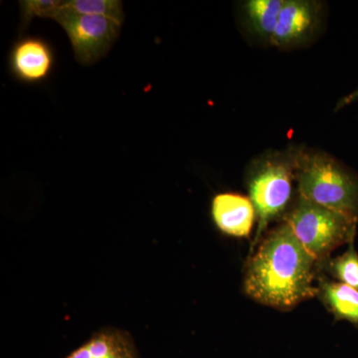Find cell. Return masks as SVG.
Returning <instances> with one entry per match:
<instances>
[{
	"label": "cell",
	"instance_id": "1",
	"mask_svg": "<svg viewBox=\"0 0 358 358\" xmlns=\"http://www.w3.org/2000/svg\"><path fill=\"white\" fill-rule=\"evenodd\" d=\"M249 256L243 291L261 305L291 310L317 296L319 263L288 224H279L265 235Z\"/></svg>",
	"mask_w": 358,
	"mask_h": 358
},
{
	"label": "cell",
	"instance_id": "2",
	"mask_svg": "<svg viewBox=\"0 0 358 358\" xmlns=\"http://www.w3.org/2000/svg\"><path fill=\"white\" fill-rule=\"evenodd\" d=\"M296 181L303 199L358 217V174L331 155L298 150Z\"/></svg>",
	"mask_w": 358,
	"mask_h": 358
},
{
	"label": "cell",
	"instance_id": "3",
	"mask_svg": "<svg viewBox=\"0 0 358 358\" xmlns=\"http://www.w3.org/2000/svg\"><path fill=\"white\" fill-rule=\"evenodd\" d=\"M296 157V152L271 155L258 160L250 169L247 187L256 211L257 229L249 256L265 236L268 225L275 219L284 218L292 205Z\"/></svg>",
	"mask_w": 358,
	"mask_h": 358
},
{
	"label": "cell",
	"instance_id": "4",
	"mask_svg": "<svg viewBox=\"0 0 358 358\" xmlns=\"http://www.w3.org/2000/svg\"><path fill=\"white\" fill-rule=\"evenodd\" d=\"M282 221L319 264L339 247L355 243L357 236L358 217L313 203L300 195Z\"/></svg>",
	"mask_w": 358,
	"mask_h": 358
},
{
	"label": "cell",
	"instance_id": "5",
	"mask_svg": "<svg viewBox=\"0 0 358 358\" xmlns=\"http://www.w3.org/2000/svg\"><path fill=\"white\" fill-rule=\"evenodd\" d=\"M52 20L63 28L77 62L83 66L94 65L105 57L119 38L122 27L109 18L69 13L62 6Z\"/></svg>",
	"mask_w": 358,
	"mask_h": 358
},
{
	"label": "cell",
	"instance_id": "6",
	"mask_svg": "<svg viewBox=\"0 0 358 358\" xmlns=\"http://www.w3.org/2000/svg\"><path fill=\"white\" fill-rule=\"evenodd\" d=\"M55 64L53 46L42 37H20L9 51V72L20 83H44L51 77Z\"/></svg>",
	"mask_w": 358,
	"mask_h": 358
},
{
	"label": "cell",
	"instance_id": "7",
	"mask_svg": "<svg viewBox=\"0 0 358 358\" xmlns=\"http://www.w3.org/2000/svg\"><path fill=\"white\" fill-rule=\"evenodd\" d=\"M322 6L312 0H285L272 45L294 48L308 43L319 28Z\"/></svg>",
	"mask_w": 358,
	"mask_h": 358
},
{
	"label": "cell",
	"instance_id": "8",
	"mask_svg": "<svg viewBox=\"0 0 358 358\" xmlns=\"http://www.w3.org/2000/svg\"><path fill=\"white\" fill-rule=\"evenodd\" d=\"M211 218L224 235L249 238L255 224L256 211L249 197L234 192H221L211 200Z\"/></svg>",
	"mask_w": 358,
	"mask_h": 358
},
{
	"label": "cell",
	"instance_id": "9",
	"mask_svg": "<svg viewBox=\"0 0 358 358\" xmlns=\"http://www.w3.org/2000/svg\"><path fill=\"white\" fill-rule=\"evenodd\" d=\"M64 358H141L129 331L119 327L99 329Z\"/></svg>",
	"mask_w": 358,
	"mask_h": 358
},
{
	"label": "cell",
	"instance_id": "10",
	"mask_svg": "<svg viewBox=\"0 0 358 358\" xmlns=\"http://www.w3.org/2000/svg\"><path fill=\"white\" fill-rule=\"evenodd\" d=\"M317 296L336 320H346L358 329V291L320 273Z\"/></svg>",
	"mask_w": 358,
	"mask_h": 358
},
{
	"label": "cell",
	"instance_id": "11",
	"mask_svg": "<svg viewBox=\"0 0 358 358\" xmlns=\"http://www.w3.org/2000/svg\"><path fill=\"white\" fill-rule=\"evenodd\" d=\"M285 0H248L244 14L250 30L259 38L272 45L280 13Z\"/></svg>",
	"mask_w": 358,
	"mask_h": 358
},
{
	"label": "cell",
	"instance_id": "12",
	"mask_svg": "<svg viewBox=\"0 0 358 358\" xmlns=\"http://www.w3.org/2000/svg\"><path fill=\"white\" fill-rule=\"evenodd\" d=\"M319 270L331 279L358 291V252L355 243L348 245L345 253L329 257L320 263Z\"/></svg>",
	"mask_w": 358,
	"mask_h": 358
},
{
	"label": "cell",
	"instance_id": "13",
	"mask_svg": "<svg viewBox=\"0 0 358 358\" xmlns=\"http://www.w3.org/2000/svg\"><path fill=\"white\" fill-rule=\"evenodd\" d=\"M62 8L69 13L100 16L124 24V4L121 0H66Z\"/></svg>",
	"mask_w": 358,
	"mask_h": 358
},
{
	"label": "cell",
	"instance_id": "14",
	"mask_svg": "<svg viewBox=\"0 0 358 358\" xmlns=\"http://www.w3.org/2000/svg\"><path fill=\"white\" fill-rule=\"evenodd\" d=\"M60 0H22L20 7V31H24L35 17L53 18L62 6Z\"/></svg>",
	"mask_w": 358,
	"mask_h": 358
}]
</instances>
